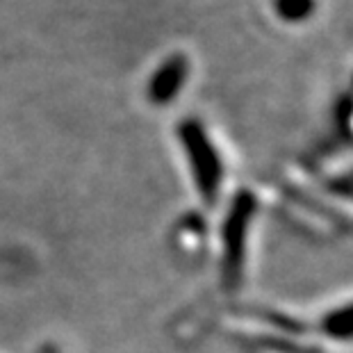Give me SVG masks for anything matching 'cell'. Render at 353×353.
Here are the masks:
<instances>
[{
  "label": "cell",
  "mask_w": 353,
  "mask_h": 353,
  "mask_svg": "<svg viewBox=\"0 0 353 353\" xmlns=\"http://www.w3.org/2000/svg\"><path fill=\"white\" fill-rule=\"evenodd\" d=\"M180 137H183L187 157L192 162L194 176H196V185L205 201H214L216 192L221 185V162L216 155L212 141L208 139L205 130L201 128L199 121H185L180 128Z\"/></svg>",
  "instance_id": "6da1fadb"
},
{
  "label": "cell",
  "mask_w": 353,
  "mask_h": 353,
  "mask_svg": "<svg viewBox=\"0 0 353 353\" xmlns=\"http://www.w3.org/2000/svg\"><path fill=\"white\" fill-rule=\"evenodd\" d=\"M187 57L185 55H171L167 62H162V66L153 73L151 82H148V96L157 105L169 103L174 96H178L180 87L187 78Z\"/></svg>",
  "instance_id": "7a4b0ae2"
},
{
  "label": "cell",
  "mask_w": 353,
  "mask_h": 353,
  "mask_svg": "<svg viewBox=\"0 0 353 353\" xmlns=\"http://www.w3.org/2000/svg\"><path fill=\"white\" fill-rule=\"evenodd\" d=\"M317 3L314 0H274V10L288 23H301L310 19Z\"/></svg>",
  "instance_id": "3957f363"
}]
</instances>
